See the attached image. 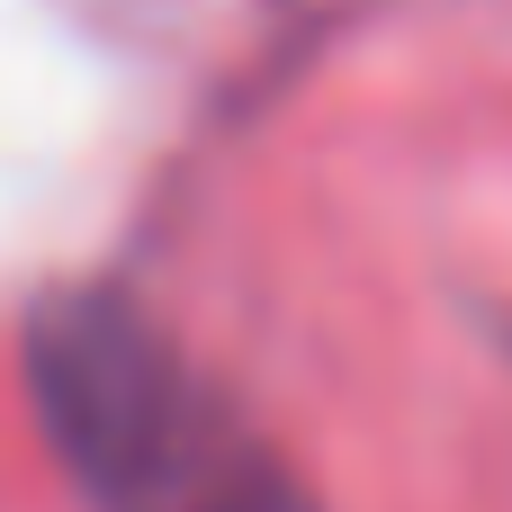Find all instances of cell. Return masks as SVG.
Wrapping results in <instances>:
<instances>
[{"mask_svg": "<svg viewBox=\"0 0 512 512\" xmlns=\"http://www.w3.org/2000/svg\"><path fill=\"white\" fill-rule=\"evenodd\" d=\"M27 405L90 512H324L288 450L117 288L27 306Z\"/></svg>", "mask_w": 512, "mask_h": 512, "instance_id": "cell-1", "label": "cell"}]
</instances>
